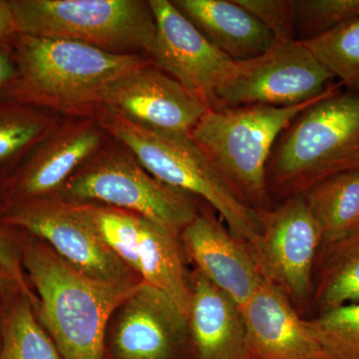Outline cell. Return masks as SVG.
I'll return each instance as SVG.
<instances>
[{"label": "cell", "mask_w": 359, "mask_h": 359, "mask_svg": "<svg viewBox=\"0 0 359 359\" xmlns=\"http://www.w3.org/2000/svg\"><path fill=\"white\" fill-rule=\"evenodd\" d=\"M18 34L11 1L0 0V47L13 45Z\"/></svg>", "instance_id": "29"}, {"label": "cell", "mask_w": 359, "mask_h": 359, "mask_svg": "<svg viewBox=\"0 0 359 359\" xmlns=\"http://www.w3.org/2000/svg\"><path fill=\"white\" fill-rule=\"evenodd\" d=\"M354 169H359V139L330 165L325 177Z\"/></svg>", "instance_id": "32"}, {"label": "cell", "mask_w": 359, "mask_h": 359, "mask_svg": "<svg viewBox=\"0 0 359 359\" xmlns=\"http://www.w3.org/2000/svg\"><path fill=\"white\" fill-rule=\"evenodd\" d=\"M173 2L212 44L233 60L257 57L275 40L273 33L236 0Z\"/></svg>", "instance_id": "19"}, {"label": "cell", "mask_w": 359, "mask_h": 359, "mask_svg": "<svg viewBox=\"0 0 359 359\" xmlns=\"http://www.w3.org/2000/svg\"><path fill=\"white\" fill-rule=\"evenodd\" d=\"M340 90V85L313 100L289 106H247L209 109L190 132L191 138L245 204L257 209L268 200V164L280 135L314 103Z\"/></svg>", "instance_id": "3"}, {"label": "cell", "mask_w": 359, "mask_h": 359, "mask_svg": "<svg viewBox=\"0 0 359 359\" xmlns=\"http://www.w3.org/2000/svg\"><path fill=\"white\" fill-rule=\"evenodd\" d=\"M261 224L259 238L249 247L262 278L289 299H308L323 237L304 195H294L275 211H261Z\"/></svg>", "instance_id": "11"}, {"label": "cell", "mask_w": 359, "mask_h": 359, "mask_svg": "<svg viewBox=\"0 0 359 359\" xmlns=\"http://www.w3.org/2000/svg\"><path fill=\"white\" fill-rule=\"evenodd\" d=\"M99 126L128 149L156 179L207 201L233 236L248 245L259 238L261 211L233 192L190 134L145 128L108 111L101 113Z\"/></svg>", "instance_id": "4"}, {"label": "cell", "mask_w": 359, "mask_h": 359, "mask_svg": "<svg viewBox=\"0 0 359 359\" xmlns=\"http://www.w3.org/2000/svg\"><path fill=\"white\" fill-rule=\"evenodd\" d=\"M302 195L327 250L359 231V169L325 177Z\"/></svg>", "instance_id": "20"}, {"label": "cell", "mask_w": 359, "mask_h": 359, "mask_svg": "<svg viewBox=\"0 0 359 359\" xmlns=\"http://www.w3.org/2000/svg\"><path fill=\"white\" fill-rule=\"evenodd\" d=\"M52 131L53 118L42 108L0 96V173L15 171Z\"/></svg>", "instance_id": "21"}, {"label": "cell", "mask_w": 359, "mask_h": 359, "mask_svg": "<svg viewBox=\"0 0 359 359\" xmlns=\"http://www.w3.org/2000/svg\"><path fill=\"white\" fill-rule=\"evenodd\" d=\"M22 266L39 294L37 318L63 359H103L108 321L142 280H92L29 235L23 245Z\"/></svg>", "instance_id": "1"}, {"label": "cell", "mask_w": 359, "mask_h": 359, "mask_svg": "<svg viewBox=\"0 0 359 359\" xmlns=\"http://www.w3.org/2000/svg\"><path fill=\"white\" fill-rule=\"evenodd\" d=\"M16 74L13 45L0 47V96H4L13 83Z\"/></svg>", "instance_id": "30"}, {"label": "cell", "mask_w": 359, "mask_h": 359, "mask_svg": "<svg viewBox=\"0 0 359 359\" xmlns=\"http://www.w3.org/2000/svg\"><path fill=\"white\" fill-rule=\"evenodd\" d=\"M6 302L0 301V347L2 344V330H4V314H6Z\"/></svg>", "instance_id": "34"}, {"label": "cell", "mask_w": 359, "mask_h": 359, "mask_svg": "<svg viewBox=\"0 0 359 359\" xmlns=\"http://www.w3.org/2000/svg\"><path fill=\"white\" fill-rule=\"evenodd\" d=\"M100 149L65 184L76 200H93L182 231L198 216L188 193L152 176L122 145Z\"/></svg>", "instance_id": "7"}, {"label": "cell", "mask_w": 359, "mask_h": 359, "mask_svg": "<svg viewBox=\"0 0 359 359\" xmlns=\"http://www.w3.org/2000/svg\"><path fill=\"white\" fill-rule=\"evenodd\" d=\"M98 108L145 128L178 134H190L210 109L153 62L106 86L99 95Z\"/></svg>", "instance_id": "13"}, {"label": "cell", "mask_w": 359, "mask_h": 359, "mask_svg": "<svg viewBox=\"0 0 359 359\" xmlns=\"http://www.w3.org/2000/svg\"><path fill=\"white\" fill-rule=\"evenodd\" d=\"M327 359H359V302L308 320Z\"/></svg>", "instance_id": "25"}, {"label": "cell", "mask_w": 359, "mask_h": 359, "mask_svg": "<svg viewBox=\"0 0 359 359\" xmlns=\"http://www.w3.org/2000/svg\"><path fill=\"white\" fill-rule=\"evenodd\" d=\"M302 43L340 83L359 91V18Z\"/></svg>", "instance_id": "24"}, {"label": "cell", "mask_w": 359, "mask_h": 359, "mask_svg": "<svg viewBox=\"0 0 359 359\" xmlns=\"http://www.w3.org/2000/svg\"><path fill=\"white\" fill-rule=\"evenodd\" d=\"M11 204V181L8 175L0 173V222ZM1 226V224H0Z\"/></svg>", "instance_id": "33"}, {"label": "cell", "mask_w": 359, "mask_h": 359, "mask_svg": "<svg viewBox=\"0 0 359 359\" xmlns=\"http://www.w3.org/2000/svg\"><path fill=\"white\" fill-rule=\"evenodd\" d=\"M182 240L201 275L244 308L264 280L248 243L208 212L182 231Z\"/></svg>", "instance_id": "15"}, {"label": "cell", "mask_w": 359, "mask_h": 359, "mask_svg": "<svg viewBox=\"0 0 359 359\" xmlns=\"http://www.w3.org/2000/svg\"><path fill=\"white\" fill-rule=\"evenodd\" d=\"M117 311L118 359H169L188 332V320L174 302L143 280Z\"/></svg>", "instance_id": "16"}, {"label": "cell", "mask_w": 359, "mask_h": 359, "mask_svg": "<svg viewBox=\"0 0 359 359\" xmlns=\"http://www.w3.org/2000/svg\"><path fill=\"white\" fill-rule=\"evenodd\" d=\"M15 80L4 97L39 108L84 113L98 108L101 92L126 73L152 63L72 40L18 34Z\"/></svg>", "instance_id": "2"}, {"label": "cell", "mask_w": 359, "mask_h": 359, "mask_svg": "<svg viewBox=\"0 0 359 359\" xmlns=\"http://www.w3.org/2000/svg\"><path fill=\"white\" fill-rule=\"evenodd\" d=\"M245 359H327L282 290L266 280L242 309Z\"/></svg>", "instance_id": "14"}, {"label": "cell", "mask_w": 359, "mask_h": 359, "mask_svg": "<svg viewBox=\"0 0 359 359\" xmlns=\"http://www.w3.org/2000/svg\"><path fill=\"white\" fill-rule=\"evenodd\" d=\"M328 252L316 290L321 313L359 302V231Z\"/></svg>", "instance_id": "23"}, {"label": "cell", "mask_w": 359, "mask_h": 359, "mask_svg": "<svg viewBox=\"0 0 359 359\" xmlns=\"http://www.w3.org/2000/svg\"><path fill=\"white\" fill-rule=\"evenodd\" d=\"M101 129L83 122L52 132L9 176L11 203L47 198L65 185L102 147Z\"/></svg>", "instance_id": "17"}, {"label": "cell", "mask_w": 359, "mask_h": 359, "mask_svg": "<svg viewBox=\"0 0 359 359\" xmlns=\"http://www.w3.org/2000/svg\"><path fill=\"white\" fill-rule=\"evenodd\" d=\"M273 33L275 40L295 39L294 0H236Z\"/></svg>", "instance_id": "27"}, {"label": "cell", "mask_w": 359, "mask_h": 359, "mask_svg": "<svg viewBox=\"0 0 359 359\" xmlns=\"http://www.w3.org/2000/svg\"><path fill=\"white\" fill-rule=\"evenodd\" d=\"M25 231L8 226H0V266L6 269L25 287H29L22 266Z\"/></svg>", "instance_id": "28"}, {"label": "cell", "mask_w": 359, "mask_h": 359, "mask_svg": "<svg viewBox=\"0 0 359 359\" xmlns=\"http://www.w3.org/2000/svg\"><path fill=\"white\" fill-rule=\"evenodd\" d=\"M35 304L36 297L25 292L6 302L0 359H63L37 318Z\"/></svg>", "instance_id": "22"}, {"label": "cell", "mask_w": 359, "mask_h": 359, "mask_svg": "<svg viewBox=\"0 0 359 359\" xmlns=\"http://www.w3.org/2000/svg\"><path fill=\"white\" fill-rule=\"evenodd\" d=\"M188 330L200 359H245L242 309L199 271L192 276Z\"/></svg>", "instance_id": "18"}, {"label": "cell", "mask_w": 359, "mask_h": 359, "mask_svg": "<svg viewBox=\"0 0 359 359\" xmlns=\"http://www.w3.org/2000/svg\"><path fill=\"white\" fill-rule=\"evenodd\" d=\"M294 6L295 25L306 36L302 40L359 18V0H297Z\"/></svg>", "instance_id": "26"}, {"label": "cell", "mask_w": 359, "mask_h": 359, "mask_svg": "<svg viewBox=\"0 0 359 359\" xmlns=\"http://www.w3.org/2000/svg\"><path fill=\"white\" fill-rule=\"evenodd\" d=\"M359 139V94H330L302 112L276 142L268 183L299 195L325 178L330 165Z\"/></svg>", "instance_id": "6"}, {"label": "cell", "mask_w": 359, "mask_h": 359, "mask_svg": "<svg viewBox=\"0 0 359 359\" xmlns=\"http://www.w3.org/2000/svg\"><path fill=\"white\" fill-rule=\"evenodd\" d=\"M0 224L45 241L76 271L98 282H140L101 237L88 205L47 198L11 203Z\"/></svg>", "instance_id": "8"}, {"label": "cell", "mask_w": 359, "mask_h": 359, "mask_svg": "<svg viewBox=\"0 0 359 359\" xmlns=\"http://www.w3.org/2000/svg\"><path fill=\"white\" fill-rule=\"evenodd\" d=\"M101 237L140 280L164 292L188 320L186 282L178 231L134 212L88 205Z\"/></svg>", "instance_id": "10"}, {"label": "cell", "mask_w": 359, "mask_h": 359, "mask_svg": "<svg viewBox=\"0 0 359 359\" xmlns=\"http://www.w3.org/2000/svg\"><path fill=\"white\" fill-rule=\"evenodd\" d=\"M334 78L301 40H273L261 55L237 61L214 108L299 105L327 92Z\"/></svg>", "instance_id": "9"}, {"label": "cell", "mask_w": 359, "mask_h": 359, "mask_svg": "<svg viewBox=\"0 0 359 359\" xmlns=\"http://www.w3.org/2000/svg\"><path fill=\"white\" fill-rule=\"evenodd\" d=\"M20 292L36 297L29 287L21 285L6 269L0 266V301L4 302L11 301L13 297Z\"/></svg>", "instance_id": "31"}, {"label": "cell", "mask_w": 359, "mask_h": 359, "mask_svg": "<svg viewBox=\"0 0 359 359\" xmlns=\"http://www.w3.org/2000/svg\"><path fill=\"white\" fill-rule=\"evenodd\" d=\"M149 4L156 23L148 52L153 63L212 109L217 92L233 75L237 61L212 44L173 1L151 0Z\"/></svg>", "instance_id": "12"}, {"label": "cell", "mask_w": 359, "mask_h": 359, "mask_svg": "<svg viewBox=\"0 0 359 359\" xmlns=\"http://www.w3.org/2000/svg\"><path fill=\"white\" fill-rule=\"evenodd\" d=\"M18 34L72 40L118 54L144 49L156 36L154 15L139 0H9Z\"/></svg>", "instance_id": "5"}]
</instances>
